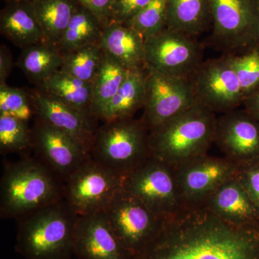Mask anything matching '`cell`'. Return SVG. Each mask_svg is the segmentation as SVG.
Returning <instances> with one entry per match:
<instances>
[{"label":"cell","instance_id":"obj_1","mask_svg":"<svg viewBox=\"0 0 259 259\" xmlns=\"http://www.w3.org/2000/svg\"><path fill=\"white\" fill-rule=\"evenodd\" d=\"M132 259H259V226L225 221L203 204L165 218Z\"/></svg>","mask_w":259,"mask_h":259},{"label":"cell","instance_id":"obj_2","mask_svg":"<svg viewBox=\"0 0 259 259\" xmlns=\"http://www.w3.org/2000/svg\"><path fill=\"white\" fill-rule=\"evenodd\" d=\"M79 215L64 197L18 220L17 251L25 259H68L74 254Z\"/></svg>","mask_w":259,"mask_h":259},{"label":"cell","instance_id":"obj_3","mask_svg":"<svg viewBox=\"0 0 259 259\" xmlns=\"http://www.w3.org/2000/svg\"><path fill=\"white\" fill-rule=\"evenodd\" d=\"M64 198V184L36 158L25 156L5 167L1 180L2 218L20 219Z\"/></svg>","mask_w":259,"mask_h":259},{"label":"cell","instance_id":"obj_4","mask_svg":"<svg viewBox=\"0 0 259 259\" xmlns=\"http://www.w3.org/2000/svg\"><path fill=\"white\" fill-rule=\"evenodd\" d=\"M214 112L197 103L190 110L149 131L151 156L177 168L207 153L214 144Z\"/></svg>","mask_w":259,"mask_h":259},{"label":"cell","instance_id":"obj_5","mask_svg":"<svg viewBox=\"0 0 259 259\" xmlns=\"http://www.w3.org/2000/svg\"><path fill=\"white\" fill-rule=\"evenodd\" d=\"M90 155L125 177L151 157L149 131L134 117L104 122L97 127Z\"/></svg>","mask_w":259,"mask_h":259},{"label":"cell","instance_id":"obj_6","mask_svg":"<svg viewBox=\"0 0 259 259\" xmlns=\"http://www.w3.org/2000/svg\"><path fill=\"white\" fill-rule=\"evenodd\" d=\"M122 188L141 199L161 219L176 214L186 206L176 168L153 156L126 175Z\"/></svg>","mask_w":259,"mask_h":259},{"label":"cell","instance_id":"obj_7","mask_svg":"<svg viewBox=\"0 0 259 259\" xmlns=\"http://www.w3.org/2000/svg\"><path fill=\"white\" fill-rule=\"evenodd\" d=\"M125 176L90 157L64 184V197L78 215L103 211L123 187Z\"/></svg>","mask_w":259,"mask_h":259},{"label":"cell","instance_id":"obj_8","mask_svg":"<svg viewBox=\"0 0 259 259\" xmlns=\"http://www.w3.org/2000/svg\"><path fill=\"white\" fill-rule=\"evenodd\" d=\"M105 212L116 236L132 258L156 236L163 220L123 188L117 192Z\"/></svg>","mask_w":259,"mask_h":259},{"label":"cell","instance_id":"obj_9","mask_svg":"<svg viewBox=\"0 0 259 259\" xmlns=\"http://www.w3.org/2000/svg\"><path fill=\"white\" fill-rule=\"evenodd\" d=\"M202 56V45L194 37L171 29L145 40V68L167 76L189 79Z\"/></svg>","mask_w":259,"mask_h":259},{"label":"cell","instance_id":"obj_10","mask_svg":"<svg viewBox=\"0 0 259 259\" xmlns=\"http://www.w3.org/2000/svg\"><path fill=\"white\" fill-rule=\"evenodd\" d=\"M146 70V97L141 119L148 131L178 117L198 103L189 79Z\"/></svg>","mask_w":259,"mask_h":259},{"label":"cell","instance_id":"obj_11","mask_svg":"<svg viewBox=\"0 0 259 259\" xmlns=\"http://www.w3.org/2000/svg\"><path fill=\"white\" fill-rule=\"evenodd\" d=\"M212 37L228 52L258 42L259 0H210Z\"/></svg>","mask_w":259,"mask_h":259},{"label":"cell","instance_id":"obj_12","mask_svg":"<svg viewBox=\"0 0 259 259\" xmlns=\"http://www.w3.org/2000/svg\"><path fill=\"white\" fill-rule=\"evenodd\" d=\"M189 80L199 103L214 113L236 110L244 102L239 79L226 56L202 61Z\"/></svg>","mask_w":259,"mask_h":259},{"label":"cell","instance_id":"obj_13","mask_svg":"<svg viewBox=\"0 0 259 259\" xmlns=\"http://www.w3.org/2000/svg\"><path fill=\"white\" fill-rule=\"evenodd\" d=\"M32 134L35 158L63 184L91 157L77 141L38 117L35 118Z\"/></svg>","mask_w":259,"mask_h":259},{"label":"cell","instance_id":"obj_14","mask_svg":"<svg viewBox=\"0 0 259 259\" xmlns=\"http://www.w3.org/2000/svg\"><path fill=\"white\" fill-rule=\"evenodd\" d=\"M175 168L186 205H197L203 203L220 186L236 177L238 165L225 156L214 157L206 153Z\"/></svg>","mask_w":259,"mask_h":259},{"label":"cell","instance_id":"obj_15","mask_svg":"<svg viewBox=\"0 0 259 259\" xmlns=\"http://www.w3.org/2000/svg\"><path fill=\"white\" fill-rule=\"evenodd\" d=\"M214 144L238 166L259 160V121L245 109L225 112L216 121Z\"/></svg>","mask_w":259,"mask_h":259},{"label":"cell","instance_id":"obj_16","mask_svg":"<svg viewBox=\"0 0 259 259\" xmlns=\"http://www.w3.org/2000/svg\"><path fill=\"white\" fill-rule=\"evenodd\" d=\"M74 254L78 259H132L110 226L105 210L79 216Z\"/></svg>","mask_w":259,"mask_h":259},{"label":"cell","instance_id":"obj_17","mask_svg":"<svg viewBox=\"0 0 259 259\" xmlns=\"http://www.w3.org/2000/svg\"><path fill=\"white\" fill-rule=\"evenodd\" d=\"M36 117L77 141L91 152L97 129V119L66 105L38 88L30 91Z\"/></svg>","mask_w":259,"mask_h":259},{"label":"cell","instance_id":"obj_18","mask_svg":"<svg viewBox=\"0 0 259 259\" xmlns=\"http://www.w3.org/2000/svg\"><path fill=\"white\" fill-rule=\"evenodd\" d=\"M201 204L228 222L259 226L258 209L237 177L220 186Z\"/></svg>","mask_w":259,"mask_h":259},{"label":"cell","instance_id":"obj_19","mask_svg":"<svg viewBox=\"0 0 259 259\" xmlns=\"http://www.w3.org/2000/svg\"><path fill=\"white\" fill-rule=\"evenodd\" d=\"M1 34L16 47L46 41L30 0H6L0 13Z\"/></svg>","mask_w":259,"mask_h":259},{"label":"cell","instance_id":"obj_20","mask_svg":"<svg viewBox=\"0 0 259 259\" xmlns=\"http://www.w3.org/2000/svg\"><path fill=\"white\" fill-rule=\"evenodd\" d=\"M99 45L104 54L128 69L145 67V39L123 24L109 23Z\"/></svg>","mask_w":259,"mask_h":259},{"label":"cell","instance_id":"obj_21","mask_svg":"<svg viewBox=\"0 0 259 259\" xmlns=\"http://www.w3.org/2000/svg\"><path fill=\"white\" fill-rule=\"evenodd\" d=\"M146 68L130 69L127 77L113 98L97 116L103 122L134 117L144 108L146 97Z\"/></svg>","mask_w":259,"mask_h":259},{"label":"cell","instance_id":"obj_22","mask_svg":"<svg viewBox=\"0 0 259 259\" xmlns=\"http://www.w3.org/2000/svg\"><path fill=\"white\" fill-rule=\"evenodd\" d=\"M212 25L210 0H169L166 28L195 37Z\"/></svg>","mask_w":259,"mask_h":259},{"label":"cell","instance_id":"obj_23","mask_svg":"<svg viewBox=\"0 0 259 259\" xmlns=\"http://www.w3.org/2000/svg\"><path fill=\"white\" fill-rule=\"evenodd\" d=\"M37 88L95 118L93 115V83L87 82L59 70L37 84Z\"/></svg>","mask_w":259,"mask_h":259},{"label":"cell","instance_id":"obj_24","mask_svg":"<svg viewBox=\"0 0 259 259\" xmlns=\"http://www.w3.org/2000/svg\"><path fill=\"white\" fill-rule=\"evenodd\" d=\"M63 61L64 54L57 46L44 41L24 48L17 65L37 85L60 70Z\"/></svg>","mask_w":259,"mask_h":259},{"label":"cell","instance_id":"obj_25","mask_svg":"<svg viewBox=\"0 0 259 259\" xmlns=\"http://www.w3.org/2000/svg\"><path fill=\"white\" fill-rule=\"evenodd\" d=\"M46 41L57 46L79 6L76 0H30Z\"/></svg>","mask_w":259,"mask_h":259},{"label":"cell","instance_id":"obj_26","mask_svg":"<svg viewBox=\"0 0 259 259\" xmlns=\"http://www.w3.org/2000/svg\"><path fill=\"white\" fill-rule=\"evenodd\" d=\"M105 27L95 15L79 5L57 47L64 54L90 44H97Z\"/></svg>","mask_w":259,"mask_h":259},{"label":"cell","instance_id":"obj_27","mask_svg":"<svg viewBox=\"0 0 259 259\" xmlns=\"http://www.w3.org/2000/svg\"><path fill=\"white\" fill-rule=\"evenodd\" d=\"M129 70L110 56L104 55L101 66L93 82V115L95 118L117 93L127 77Z\"/></svg>","mask_w":259,"mask_h":259},{"label":"cell","instance_id":"obj_28","mask_svg":"<svg viewBox=\"0 0 259 259\" xmlns=\"http://www.w3.org/2000/svg\"><path fill=\"white\" fill-rule=\"evenodd\" d=\"M104 55L98 42L85 46L64 54L60 70L87 82L93 83L101 66Z\"/></svg>","mask_w":259,"mask_h":259},{"label":"cell","instance_id":"obj_29","mask_svg":"<svg viewBox=\"0 0 259 259\" xmlns=\"http://www.w3.org/2000/svg\"><path fill=\"white\" fill-rule=\"evenodd\" d=\"M225 56L239 79L244 99L258 90L259 42Z\"/></svg>","mask_w":259,"mask_h":259},{"label":"cell","instance_id":"obj_30","mask_svg":"<svg viewBox=\"0 0 259 259\" xmlns=\"http://www.w3.org/2000/svg\"><path fill=\"white\" fill-rule=\"evenodd\" d=\"M28 122L0 115V151L8 153L28 152L32 150V129Z\"/></svg>","mask_w":259,"mask_h":259},{"label":"cell","instance_id":"obj_31","mask_svg":"<svg viewBox=\"0 0 259 259\" xmlns=\"http://www.w3.org/2000/svg\"><path fill=\"white\" fill-rule=\"evenodd\" d=\"M168 1L169 0H151L123 25L139 32L145 40L159 33L166 28Z\"/></svg>","mask_w":259,"mask_h":259},{"label":"cell","instance_id":"obj_32","mask_svg":"<svg viewBox=\"0 0 259 259\" xmlns=\"http://www.w3.org/2000/svg\"><path fill=\"white\" fill-rule=\"evenodd\" d=\"M0 115L28 122L36 116L30 91L0 84Z\"/></svg>","mask_w":259,"mask_h":259},{"label":"cell","instance_id":"obj_33","mask_svg":"<svg viewBox=\"0 0 259 259\" xmlns=\"http://www.w3.org/2000/svg\"><path fill=\"white\" fill-rule=\"evenodd\" d=\"M237 177L259 212V160L238 166Z\"/></svg>","mask_w":259,"mask_h":259},{"label":"cell","instance_id":"obj_34","mask_svg":"<svg viewBox=\"0 0 259 259\" xmlns=\"http://www.w3.org/2000/svg\"><path fill=\"white\" fill-rule=\"evenodd\" d=\"M151 0H115L109 23L125 24Z\"/></svg>","mask_w":259,"mask_h":259},{"label":"cell","instance_id":"obj_35","mask_svg":"<svg viewBox=\"0 0 259 259\" xmlns=\"http://www.w3.org/2000/svg\"><path fill=\"white\" fill-rule=\"evenodd\" d=\"M83 8L95 15L105 26L110 22L115 0H76Z\"/></svg>","mask_w":259,"mask_h":259},{"label":"cell","instance_id":"obj_36","mask_svg":"<svg viewBox=\"0 0 259 259\" xmlns=\"http://www.w3.org/2000/svg\"><path fill=\"white\" fill-rule=\"evenodd\" d=\"M13 67V56L5 45L0 47V84L6 83Z\"/></svg>","mask_w":259,"mask_h":259},{"label":"cell","instance_id":"obj_37","mask_svg":"<svg viewBox=\"0 0 259 259\" xmlns=\"http://www.w3.org/2000/svg\"><path fill=\"white\" fill-rule=\"evenodd\" d=\"M247 110L254 118L259 121V89L245 99L243 102Z\"/></svg>","mask_w":259,"mask_h":259},{"label":"cell","instance_id":"obj_38","mask_svg":"<svg viewBox=\"0 0 259 259\" xmlns=\"http://www.w3.org/2000/svg\"><path fill=\"white\" fill-rule=\"evenodd\" d=\"M258 42H259V23H258Z\"/></svg>","mask_w":259,"mask_h":259},{"label":"cell","instance_id":"obj_39","mask_svg":"<svg viewBox=\"0 0 259 259\" xmlns=\"http://www.w3.org/2000/svg\"><path fill=\"white\" fill-rule=\"evenodd\" d=\"M3 1H4V2H5V1H6V0H3Z\"/></svg>","mask_w":259,"mask_h":259},{"label":"cell","instance_id":"obj_40","mask_svg":"<svg viewBox=\"0 0 259 259\" xmlns=\"http://www.w3.org/2000/svg\"><path fill=\"white\" fill-rule=\"evenodd\" d=\"M68 259H71V258H68ZM76 259H78V258H76Z\"/></svg>","mask_w":259,"mask_h":259}]
</instances>
